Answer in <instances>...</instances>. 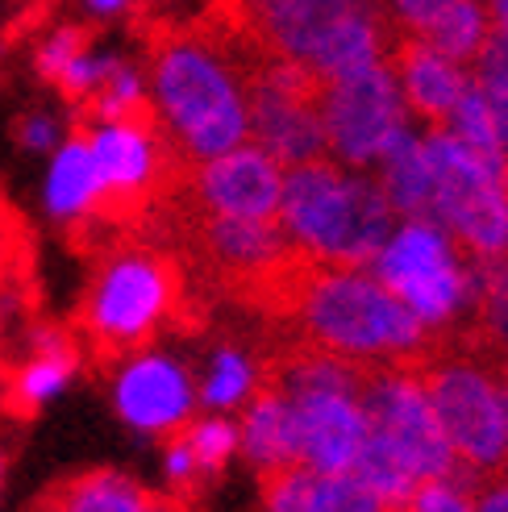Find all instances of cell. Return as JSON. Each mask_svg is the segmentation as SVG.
Segmentation results:
<instances>
[{"mask_svg": "<svg viewBox=\"0 0 508 512\" xmlns=\"http://www.w3.org/2000/svg\"><path fill=\"white\" fill-rule=\"evenodd\" d=\"M30 508L42 512H163V508H180L171 492H150L146 483L96 467L80 475H63L34 496Z\"/></svg>", "mask_w": 508, "mask_h": 512, "instance_id": "9a60e30c", "label": "cell"}, {"mask_svg": "<svg viewBox=\"0 0 508 512\" xmlns=\"http://www.w3.org/2000/svg\"><path fill=\"white\" fill-rule=\"evenodd\" d=\"M421 392L434 408L459 463L484 479L508 475V379L500 371V346L450 342L434 329L421 354L409 358Z\"/></svg>", "mask_w": 508, "mask_h": 512, "instance_id": "5b68a950", "label": "cell"}, {"mask_svg": "<svg viewBox=\"0 0 508 512\" xmlns=\"http://www.w3.org/2000/svg\"><path fill=\"white\" fill-rule=\"evenodd\" d=\"M238 450L242 458L263 471L275 463H292V413L288 396L263 379H250V392L242 396V425H238Z\"/></svg>", "mask_w": 508, "mask_h": 512, "instance_id": "2e32d148", "label": "cell"}, {"mask_svg": "<svg viewBox=\"0 0 508 512\" xmlns=\"http://www.w3.org/2000/svg\"><path fill=\"white\" fill-rule=\"evenodd\" d=\"M88 5L96 9V13H113V9H121L125 0H88Z\"/></svg>", "mask_w": 508, "mask_h": 512, "instance_id": "f1b7e54d", "label": "cell"}, {"mask_svg": "<svg viewBox=\"0 0 508 512\" xmlns=\"http://www.w3.org/2000/svg\"><path fill=\"white\" fill-rule=\"evenodd\" d=\"M80 371V338L67 325H38L34 329V358L21 371H0V400L5 413L30 421L46 396H55L63 383Z\"/></svg>", "mask_w": 508, "mask_h": 512, "instance_id": "5bb4252c", "label": "cell"}, {"mask_svg": "<svg viewBox=\"0 0 508 512\" xmlns=\"http://www.w3.org/2000/svg\"><path fill=\"white\" fill-rule=\"evenodd\" d=\"M388 63L396 71V84L404 96V109L425 121V130H446V121L459 105V96L471 80V71L463 63L446 59L442 50L429 46L417 30H404L388 46Z\"/></svg>", "mask_w": 508, "mask_h": 512, "instance_id": "7c38bea8", "label": "cell"}, {"mask_svg": "<svg viewBox=\"0 0 508 512\" xmlns=\"http://www.w3.org/2000/svg\"><path fill=\"white\" fill-rule=\"evenodd\" d=\"M188 442L196 454L200 479H205V488H213L225 475V467H230V458L238 454V429L225 421H196V425H188Z\"/></svg>", "mask_w": 508, "mask_h": 512, "instance_id": "7402d4cb", "label": "cell"}, {"mask_svg": "<svg viewBox=\"0 0 508 512\" xmlns=\"http://www.w3.org/2000/svg\"><path fill=\"white\" fill-rule=\"evenodd\" d=\"M188 267L159 238H125L105 250L92 288L75 313V338L88 346L96 367H117L146 350L167 325H175L188 309Z\"/></svg>", "mask_w": 508, "mask_h": 512, "instance_id": "7a4b0ae2", "label": "cell"}, {"mask_svg": "<svg viewBox=\"0 0 508 512\" xmlns=\"http://www.w3.org/2000/svg\"><path fill=\"white\" fill-rule=\"evenodd\" d=\"M404 508L409 512H471V500L446 479H425Z\"/></svg>", "mask_w": 508, "mask_h": 512, "instance_id": "d4e9b609", "label": "cell"}, {"mask_svg": "<svg viewBox=\"0 0 508 512\" xmlns=\"http://www.w3.org/2000/svg\"><path fill=\"white\" fill-rule=\"evenodd\" d=\"M417 34L446 59L471 67L492 34V17L484 0H438V9L417 25Z\"/></svg>", "mask_w": 508, "mask_h": 512, "instance_id": "ac0fdd59", "label": "cell"}, {"mask_svg": "<svg viewBox=\"0 0 508 512\" xmlns=\"http://www.w3.org/2000/svg\"><path fill=\"white\" fill-rule=\"evenodd\" d=\"M146 59L155 84V109L196 163L246 142V100L234 80V59L205 25H146Z\"/></svg>", "mask_w": 508, "mask_h": 512, "instance_id": "3957f363", "label": "cell"}, {"mask_svg": "<svg viewBox=\"0 0 508 512\" xmlns=\"http://www.w3.org/2000/svg\"><path fill=\"white\" fill-rule=\"evenodd\" d=\"M17 138H21V146H30V150H46L50 142H55V125H50L46 117H25L17 125Z\"/></svg>", "mask_w": 508, "mask_h": 512, "instance_id": "484cf974", "label": "cell"}, {"mask_svg": "<svg viewBox=\"0 0 508 512\" xmlns=\"http://www.w3.org/2000/svg\"><path fill=\"white\" fill-rule=\"evenodd\" d=\"M242 17L271 59L313 75L388 59L392 38L404 30L388 0H242Z\"/></svg>", "mask_w": 508, "mask_h": 512, "instance_id": "8992f818", "label": "cell"}, {"mask_svg": "<svg viewBox=\"0 0 508 512\" xmlns=\"http://www.w3.org/2000/svg\"><path fill=\"white\" fill-rule=\"evenodd\" d=\"M471 80L479 92H484L492 121H496V134L508 150V34L496 30V25H492L484 50H479L475 63H471Z\"/></svg>", "mask_w": 508, "mask_h": 512, "instance_id": "44dd1931", "label": "cell"}, {"mask_svg": "<svg viewBox=\"0 0 508 512\" xmlns=\"http://www.w3.org/2000/svg\"><path fill=\"white\" fill-rule=\"evenodd\" d=\"M404 96L388 59H367L346 71L321 75L317 84V117L325 130L329 159L346 167L371 171L384 159L392 138L409 125Z\"/></svg>", "mask_w": 508, "mask_h": 512, "instance_id": "9c48e42d", "label": "cell"}, {"mask_svg": "<svg viewBox=\"0 0 508 512\" xmlns=\"http://www.w3.org/2000/svg\"><path fill=\"white\" fill-rule=\"evenodd\" d=\"M188 192L196 204L234 217H279L284 196V163L259 142H238L225 155L196 163Z\"/></svg>", "mask_w": 508, "mask_h": 512, "instance_id": "30bf717a", "label": "cell"}, {"mask_svg": "<svg viewBox=\"0 0 508 512\" xmlns=\"http://www.w3.org/2000/svg\"><path fill=\"white\" fill-rule=\"evenodd\" d=\"M438 221L475 259L508 254V150H479L450 130L421 138Z\"/></svg>", "mask_w": 508, "mask_h": 512, "instance_id": "52a82bcc", "label": "cell"}, {"mask_svg": "<svg viewBox=\"0 0 508 512\" xmlns=\"http://www.w3.org/2000/svg\"><path fill=\"white\" fill-rule=\"evenodd\" d=\"M250 363L238 354V350H217L213 358V375L205 383V404L213 408H230V404H242V396L250 392Z\"/></svg>", "mask_w": 508, "mask_h": 512, "instance_id": "603a6c76", "label": "cell"}, {"mask_svg": "<svg viewBox=\"0 0 508 512\" xmlns=\"http://www.w3.org/2000/svg\"><path fill=\"white\" fill-rule=\"evenodd\" d=\"M471 271L475 254L434 221H404L371 259V275L392 288L429 329L459 321L471 300Z\"/></svg>", "mask_w": 508, "mask_h": 512, "instance_id": "ba28073f", "label": "cell"}, {"mask_svg": "<svg viewBox=\"0 0 508 512\" xmlns=\"http://www.w3.org/2000/svg\"><path fill=\"white\" fill-rule=\"evenodd\" d=\"M292 450L309 471H350L367 438V417L350 392H292Z\"/></svg>", "mask_w": 508, "mask_h": 512, "instance_id": "8fae6325", "label": "cell"}, {"mask_svg": "<svg viewBox=\"0 0 508 512\" xmlns=\"http://www.w3.org/2000/svg\"><path fill=\"white\" fill-rule=\"evenodd\" d=\"M379 184H384L396 217L442 225L438 204H434V179H429V163H425V146L409 125L392 138L384 159H379Z\"/></svg>", "mask_w": 508, "mask_h": 512, "instance_id": "e0dca14e", "label": "cell"}, {"mask_svg": "<svg viewBox=\"0 0 508 512\" xmlns=\"http://www.w3.org/2000/svg\"><path fill=\"white\" fill-rule=\"evenodd\" d=\"M279 221L325 263L371 267L396 229V209L379 184V175L346 167L338 159H309L288 167Z\"/></svg>", "mask_w": 508, "mask_h": 512, "instance_id": "277c9868", "label": "cell"}, {"mask_svg": "<svg viewBox=\"0 0 508 512\" xmlns=\"http://www.w3.org/2000/svg\"><path fill=\"white\" fill-rule=\"evenodd\" d=\"M88 46H92V30H88V25H67V30H59L55 38H46V46L38 50V75L55 84L75 59L88 55Z\"/></svg>", "mask_w": 508, "mask_h": 512, "instance_id": "cb8c5ba5", "label": "cell"}, {"mask_svg": "<svg viewBox=\"0 0 508 512\" xmlns=\"http://www.w3.org/2000/svg\"><path fill=\"white\" fill-rule=\"evenodd\" d=\"M263 321L288 342H304L342 358H413L429 346V329L371 267L325 263L296 250L275 275Z\"/></svg>", "mask_w": 508, "mask_h": 512, "instance_id": "6da1fadb", "label": "cell"}, {"mask_svg": "<svg viewBox=\"0 0 508 512\" xmlns=\"http://www.w3.org/2000/svg\"><path fill=\"white\" fill-rule=\"evenodd\" d=\"M488 17H492L496 30L508 34V0H488Z\"/></svg>", "mask_w": 508, "mask_h": 512, "instance_id": "83f0119b", "label": "cell"}, {"mask_svg": "<svg viewBox=\"0 0 508 512\" xmlns=\"http://www.w3.org/2000/svg\"><path fill=\"white\" fill-rule=\"evenodd\" d=\"M117 413L134 429L167 433L192 417V383L188 375L155 354H134L117 379Z\"/></svg>", "mask_w": 508, "mask_h": 512, "instance_id": "4fadbf2b", "label": "cell"}, {"mask_svg": "<svg viewBox=\"0 0 508 512\" xmlns=\"http://www.w3.org/2000/svg\"><path fill=\"white\" fill-rule=\"evenodd\" d=\"M350 475L359 483H367V488L384 500V508H404L409 496L425 483L421 471L404 458V450H396L384 433H375V429H367V438L350 463Z\"/></svg>", "mask_w": 508, "mask_h": 512, "instance_id": "d6986e66", "label": "cell"}, {"mask_svg": "<svg viewBox=\"0 0 508 512\" xmlns=\"http://www.w3.org/2000/svg\"><path fill=\"white\" fill-rule=\"evenodd\" d=\"M388 5H392V13H396L404 25H409V30H417V25L438 9V0H388Z\"/></svg>", "mask_w": 508, "mask_h": 512, "instance_id": "4316f807", "label": "cell"}, {"mask_svg": "<svg viewBox=\"0 0 508 512\" xmlns=\"http://www.w3.org/2000/svg\"><path fill=\"white\" fill-rule=\"evenodd\" d=\"M500 371H504V379H508V342L500 346Z\"/></svg>", "mask_w": 508, "mask_h": 512, "instance_id": "f546056e", "label": "cell"}, {"mask_svg": "<svg viewBox=\"0 0 508 512\" xmlns=\"http://www.w3.org/2000/svg\"><path fill=\"white\" fill-rule=\"evenodd\" d=\"M96 192H100V167H96V155H92L84 130L75 125L67 150L55 159V171H50L46 204H50V213H55L59 221H75V217L88 213V204H92Z\"/></svg>", "mask_w": 508, "mask_h": 512, "instance_id": "ffe728a7", "label": "cell"}]
</instances>
